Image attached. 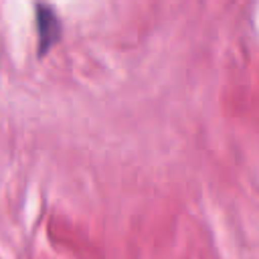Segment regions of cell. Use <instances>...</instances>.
<instances>
[{"instance_id": "obj_1", "label": "cell", "mask_w": 259, "mask_h": 259, "mask_svg": "<svg viewBox=\"0 0 259 259\" xmlns=\"http://www.w3.org/2000/svg\"><path fill=\"white\" fill-rule=\"evenodd\" d=\"M36 30H38V53H47L61 38V22L51 6H36Z\"/></svg>"}]
</instances>
